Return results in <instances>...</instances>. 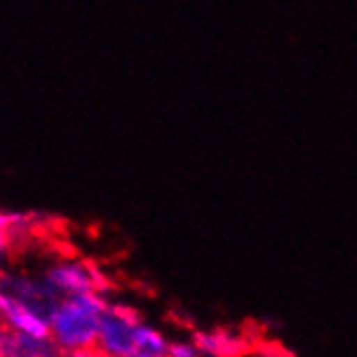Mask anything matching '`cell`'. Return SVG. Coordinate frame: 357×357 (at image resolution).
Instances as JSON below:
<instances>
[{"label": "cell", "mask_w": 357, "mask_h": 357, "mask_svg": "<svg viewBox=\"0 0 357 357\" xmlns=\"http://www.w3.org/2000/svg\"><path fill=\"white\" fill-rule=\"evenodd\" d=\"M102 292H85L68 299H59L50 312V340L61 353H76L96 349L102 317L109 310Z\"/></svg>", "instance_id": "cell-1"}, {"label": "cell", "mask_w": 357, "mask_h": 357, "mask_svg": "<svg viewBox=\"0 0 357 357\" xmlns=\"http://www.w3.org/2000/svg\"><path fill=\"white\" fill-rule=\"evenodd\" d=\"M41 280L56 299L85 295V292H102L104 295L109 290V280L104 278V273L96 264L78 258H66L48 264Z\"/></svg>", "instance_id": "cell-2"}, {"label": "cell", "mask_w": 357, "mask_h": 357, "mask_svg": "<svg viewBox=\"0 0 357 357\" xmlns=\"http://www.w3.org/2000/svg\"><path fill=\"white\" fill-rule=\"evenodd\" d=\"M143 319L128 303H111L102 317L96 349L107 357H123L135 353V329Z\"/></svg>", "instance_id": "cell-3"}, {"label": "cell", "mask_w": 357, "mask_h": 357, "mask_svg": "<svg viewBox=\"0 0 357 357\" xmlns=\"http://www.w3.org/2000/svg\"><path fill=\"white\" fill-rule=\"evenodd\" d=\"M0 317H3L7 331L35 340H50L48 312L17 299L9 292H0Z\"/></svg>", "instance_id": "cell-4"}, {"label": "cell", "mask_w": 357, "mask_h": 357, "mask_svg": "<svg viewBox=\"0 0 357 357\" xmlns=\"http://www.w3.org/2000/svg\"><path fill=\"white\" fill-rule=\"evenodd\" d=\"M191 340L202 353V357H245L251 349L243 333L225 327L199 329L193 333Z\"/></svg>", "instance_id": "cell-5"}, {"label": "cell", "mask_w": 357, "mask_h": 357, "mask_svg": "<svg viewBox=\"0 0 357 357\" xmlns=\"http://www.w3.org/2000/svg\"><path fill=\"white\" fill-rule=\"evenodd\" d=\"M3 292H9V295L22 299L26 303H33L46 312H50V307L59 301L50 292V288L44 284V280L17 275V273H11V275L7 273L3 278Z\"/></svg>", "instance_id": "cell-6"}, {"label": "cell", "mask_w": 357, "mask_h": 357, "mask_svg": "<svg viewBox=\"0 0 357 357\" xmlns=\"http://www.w3.org/2000/svg\"><path fill=\"white\" fill-rule=\"evenodd\" d=\"M52 340H35L3 329L0 335V357H59Z\"/></svg>", "instance_id": "cell-7"}, {"label": "cell", "mask_w": 357, "mask_h": 357, "mask_svg": "<svg viewBox=\"0 0 357 357\" xmlns=\"http://www.w3.org/2000/svg\"><path fill=\"white\" fill-rule=\"evenodd\" d=\"M169 340L167 335L156 329L154 325L141 321L135 329V351L139 353H148V355H156V357H165L167 351H169Z\"/></svg>", "instance_id": "cell-8"}, {"label": "cell", "mask_w": 357, "mask_h": 357, "mask_svg": "<svg viewBox=\"0 0 357 357\" xmlns=\"http://www.w3.org/2000/svg\"><path fill=\"white\" fill-rule=\"evenodd\" d=\"M29 227H31L29 213H22V210H3V215H0V243H3V251L7 249L11 236L26 232Z\"/></svg>", "instance_id": "cell-9"}, {"label": "cell", "mask_w": 357, "mask_h": 357, "mask_svg": "<svg viewBox=\"0 0 357 357\" xmlns=\"http://www.w3.org/2000/svg\"><path fill=\"white\" fill-rule=\"evenodd\" d=\"M167 357H202L193 340H174L167 351Z\"/></svg>", "instance_id": "cell-10"}, {"label": "cell", "mask_w": 357, "mask_h": 357, "mask_svg": "<svg viewBox=\"0 0 357 357\" xmlns=\"http://www.w3.org/2000/svg\"><path fill=\"white\" fill-rule=\"evenodd\" d=\"M66 357H107V355H102L98 349H85V351H76V353H70Z\"/></svg>", "instance_id": "cell-11"}, {"label": "cell", "mask_w": 357, "mask_h": 357, "mask_svg": "<svg viewBox=\"0 0 357 357\" xmlns=\"http://www.w3.org/2000/svg\"><path fill=\"white\" fill-rule=\"evenodd\" d=\"M123 357H156V355H148V353H139V351H135V353L123 355Z\"/></svg>", "instance_id": "cell-12"}, {"label": "cell", "mask_w": 357, "mask_h": 357, "mask_svg": "<svg viewBox=\"0 0 357 357\" xmlns=\"http://www.w3.org/2000/svg\"><path fill=\"white\" fill-rule=\"evenodd\" d=\"M165 357H167V355H165Z\"/></svg>", "instance_id": "cell-13"}]
</instances>
